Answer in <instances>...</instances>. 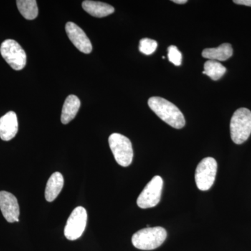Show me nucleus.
I'll list each match as a JSON object with an SVG mask.
<instances>
[{
	"label": "nucleus",
	"instance_id": "nucleus-1",
	"mask_svg": "<svg viewBox=\"0 0 251 251\" xmlns=\"http://www.w3.org/2000/svg\"><path fill=\"white\" fill-rule=\"evenodd\" d=\"M151 110L168 125L180 129L184 126L186 122L182 112L175 104L161 97H151L148 100Z\"/></svg>",
	"mask_w": 251,
	"mask_h": 251
},
{
	"label": "nucleus",
	"instance_id": "nucleus-2",
	"mask_svg": "<svg viewBox=\"0 0 251 251\" xmlns=\"http://www.w3.org/2000/svg\"><path fill=\"white\" fill-rule=\"evenodd\" d=\"M166 237L167 232L163 227H146L133 234L132 244L140 250L151 251L161 247Z\"/></svg>",
	"mask_w": 251,
	"mask_h": 251
},
{
	"label": "nucleus",
	"instance_id": "nucleus-3",
	"mask_svg": "<svg viewBox=\"0 0 251 251\" xmlns=\"http://www.w3.org/2000/svg\"><path fill=\"white\" fill-rule=\"evenodd\" d=\"M231 138L234 143L241 145L249 139L251 134V112L245 108H239L230 121Z\"/></svg>",
	"mask_w": 251,
	"mask_h": 251
},
{
	"label": "nucleus",
	"instance_id": "nucleus-4",
	"mask_svg": "<svg viewBox=\"0 0 251 251\" xmlns=\"http://www.w3.org/2000/svg\"><path fill=\"white\" fill-rule=\"evenodd\" d=\"M108 143L117 163L121 166H129L133 158L130 140L125 135L115 133L110 135Z\"/></svg>",
	"mask_w": 251,
	"mask_h": 251
},
{
	"label": "nucleus",
	"instance_id": "nucleus-5",
	"mask_svg": "<svg viewBox=\"0 0 251 251\" xmlns=\"http://www.w3.org/2000/svg\"><path fill=\"white\" fill-rule=\"evenodd\" d=\"M217 168V162L211 157H206L200 162L195 174L198 189L202 191L210 189L215 181Z\"/></svg>",
	"mask_w": 251,
	"mask_h": 251
},
{
	"label": "nucleus",
	"instance_id": "nucleus-6",
	"mask_svg": "<svg viewBox=\"0 0 251 251\" xmlns=\"http://www.w3.org/2000/svg\"><path fill=\"white\" fill-rule=\"evenodd\" d=\"M0 52L3 58L16 71L22 70L27 63V55L21 45L12 39H8L1 44Z\"/></svg>",
	"mask_w": 251,
	"mask_h": 251
},
{
	"label": "nucleus",
	"instance_id": "nucleus-7",
	"mask_svg": "<svg viewBox=\"0 0 251 251\" xmlns=\"http://www.w3.org/2000/svg\"><path fill=\"white\" fill-rule=\"evenodd\" d=\"M163 180L161 176H154L144 188L137 200V204L141 209L156 206L161 201Z\"/></svg>",
	"mask_w": 251,
	"mask_h": 251
},
{
	"label": "nucleus",
	"instance_id": "nucleus-8",
	"mask_svg": "<svg viewBox=\"0 0 251 251\" xmlns=\"http://www.w3.org/2000/svg\"><path fill=\"white\" fill-rule=\"evenodd\" d=\"M87 213L85 208L77 206L72 211L64 228V235L69 240L79 239L87 226Z\"/></svg>",
	"mask_w": 251,
	"mask_h": 251
},
{
	"label": "nucleus",
	"instance_id": "nucleus-9",
	"mask_svg": "<svg viewBox=\"0 0 251 251\" xmlns=\"http://www.w3.org/2000/svg\"><path fill=\"white\" fill-rule=\"evenodd\" d=\"M66 32L69 39L74 46L80 52L85 54H90L92 51V45L91 41L85 31L79 26L72 22H69L66 25Z\"/></svg>",
	"mask_w": 251,
	"mask_h": 251
},
{
	"label": "nucleus",
	"instance_id": "nucleus-10",
	"mask_svg": "<svg viewBox=\"0 0 251 251\" xmlns=\"http://www.w3.org/2000/svg\"><path fill=\"white\" fill-rule=\"evenodd\" d=\"M0 209L9 223L19 221L20 207L17 198L12 193L0 191Z\"/></svg>",
	"mask_w": 251,
	"mask_h": 251
},
{
	"label": "nucleus",
	"instance_id": "nucleus-11",
	"mask_svg": "<svg viewBox=\"0 0 251 251\" xmlns=\"http://www.w3.org/2000/svg\"><path fill=\"white\" fill-rule=\"evenodd\" d=\"M18 130L17 115L10 111L0 118V138L4 141H9L16 136Z\"/></svg>",
	"mask_w": 251,
	"mask_h": 251
},
{
	"label": "nucleus",
	"instance_id": "nucleus-12",
	"mask_svg": "<svg viewBox=\"0 0 251 251\" xmlns=\"http://www.w3.org/2000/svg\"><path fill=\"white\" fill-rule=\"evenodd\" d=\"M82 6L86 12L97 18L105 17L113 14L115 11V9L111 5L100 2V1L86 0L82 2Z\"/></svg>",
	"mask_w": 251,
	"mask_h": 251
},
{
	"label": "nucleus",
	"instance_id": "nucleus-13",
	"mask_svg": "<svg viewBox=\"0 0 251 251\" xmlns=\"http://www.w3.org/2000/svg\"><path fill=\"white\" fill-rule=\"evenodd\" d=\"M64 181L63 175L59 172L51 175L46 184L45 191V197L48 202H52L57 198L64 186Z\"/></svg>",
	"mask_w": 251,
	"mask_h": 251
},
{
	"label": "nucleus",
	"instance_id": "nucleus-14",
	"mask_svg": "<svg viewBox=\"0 0 251 251\" xmlns=\"http://www.w3.org/2000/svg\"><path fill=\"white\" fill-rule=\"evenodd\" d=\"M80 107V99L76 96L70 95L66 99L63 105L61 121L64 125H67L72 122L75 116Z\"/></svg>",
	"mask_w": 251,
	"mask_h": 251
},
{
	"label": "nucleus",
	"instance_id": "nucleus-15",
	"mask_svg": "<svg viewBox=\"0 0 251 251\" xmlns=\"http://www.w3.org/2000/svg\"><path fill=\"white\" fill-rule=\"evenodd\" d=\"M233 54L231 44H223L218 48L214 49H206L202 51V55L204 58L209 60L226 61L230 58Z\"/></svg>",
	"mask_w": 251,
	"mask_h": 251
},
{
	"label": "nucleus",
	"instance_id": "nucleus-16",
	"mask_svg": "<svg viewBox=\"0 0 251 251\" xmlns=\"http://www.w3.org/2000/svg\"><path fill=\"white\" fill-rule=\"evenodd\" d=\"M18 9L23 17L27 20H34L38 16L39 9L35 0H18Z\"/></svg>",
	"mask_w": 251,
	"mask_h": 251
},
{
	"label": "nucleus",
	"instance_id": "nucleus-17",
	"mask_svg": "<svg viewBox=\"0 0 251 251\" xmlns=\"http://www.w3.org/2000/svg\"><path fill=\"white\" fill-rule=\"evenodd\" d=\"M204 74L213 80H218L224 76L226 68L221 63L214 60H208L204 63Z\"/></svg>",
	"mask_w": 251,
	"mask_h": 251
},
{
	"label": "nucleus",
	"instance_id": "nucleus-18",
	"mask_svg": "<svg viewBox=\"0 0 251 251\" xmlns=\"http://www.w3.org/2000/svg\"><path fill=\"white\" fill-rule=\"evenodd\" d=\"M158 44L153 39L145 38L140 41L139 50L142 53L150 55L156 51Z\"/></svg>",
	"mask_w": 251,
	"mask_h": 251
},
{
	"label": "nucleus",
	"instance_id": "nucleus-19",
	"mask_svg": "<svg viewBox=\"0 0 251 251\" xmlns=\"http://www.w3.org/2000/svg\"><path fill=\"white\" fill-rule=\"evenodd\" d=\"M168 59L175 66H180L182 61V54L175 46H171L168 49Z\"/></svg>",
	"mask_w": 251,
	"mask_h": 251
},
{
	"label": "nucleus",
	"instance_id": "nucleus-20",
	"mask_svg": "<svg viewBox=\"0 0 251 251\" xmlns=\"http://www.w3.org/2000/svg\"><path fill=\"white\" fill-rule=\"evenodd\" d=\"M234 3L237 4L251 6V0H234Z\"/></svg>",
	"mask_w": 251,
	"mask_h": 251
},
{
	"label": "nucleus",
	"instance_id": "nucleus-21",
	"mask_svg": "<svg viewBox=\"0 0 251 251\" xmlns=\"http://www.w3.org/2000/svg\"><path fill=\"white\" fill-rule=\"evenodd\" d=\"M173 1L176 4H184L187 2V0H174Z\"/></svg>",
	"mask_w": 251,
	"mask_h": 251
}]
</instances>
